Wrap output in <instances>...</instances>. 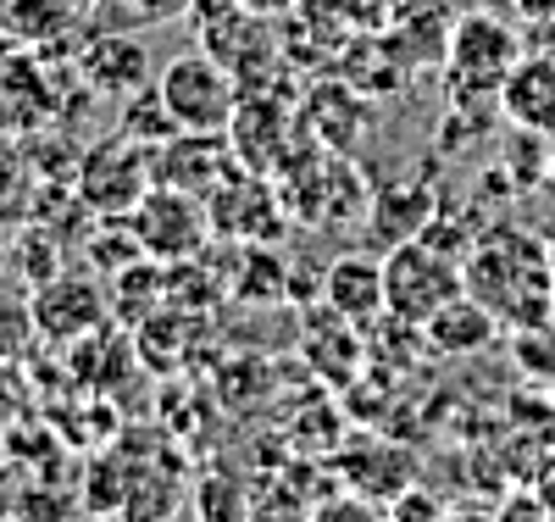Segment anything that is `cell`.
<instances>
[{"mask_svg": "<svg viewBox=\"0 0 555 522\" xmlns=\"http://www.w3.org/2000/svg\"><path fill=\"white\" fill-rule=\"evenodd\" d=\"M78 0H7V28L17 44L67 56L78 51Z\"/></svg>", "mask_w": 555, "mask_h": 522, "instance_id": "9a60e30c", "label": "cell"}, {"mask_svg": "<svg viewBox=\"0 0 555 522\" xmlns=\"http://www.w3.org/2000/svg\"><path fill=\"white\" fill-rule=\"evenodd\" d=\"M73 67H78L83 89L106 94V101H128L133 89H145L156 78L151 44L139 39L133 28H101V34H89L78 51H73Z\"/></svg>", "mask_w": 555, "mask_h": 522, "instance_id": "9c48e42d", "label": "cell"}, {"mask_svg": "<svg viewBox=\"0 0 555 522\" xmlns=\"http://www.w3.org/2000/svg\"><path fill=\"white\" fill-rule=\"evenodd\" d=\"M461 283L500 322H539L550 311V295H555L550 245H539L533 233H517V228H494L467 251Z\"/></svg>", "mask_w": 555, "mask_h": 522, "instance_id": "6da1fadb", "label": "cell"}, {"mask_svg": "<svg viewBox=\"0 0 555 522\" xmlns=\"http://www.w3.org/2000/svg\"><path fill=\"white\" fill-rule=\"evenodd\" d=\"M522 62V39L512 23H500L489 12L455 17L450 44H444V73L455 101H494L500 106V84Z\"/></svg>", "mask_w": 555, "mask_h": 522, "instance_id": "277c9868", "label": "cell"}, {"mask_svg": "<svg viewBox=\"0 0 555 522\" xmlns=\"http://www.w3.org/2000/svg\"><path fill=\"white\" fill-rule=\"evenodd\" d=\"M461 290H467L461 283V262L428 240H405L384 256V301H389V317L405 328H423Z\"/></svg>", "mask_w": 555, "mask_h": 522, "instance_id": "5b68a950", "label": "cell"}, {"mask_svg": "<svg viewBox=\"0 0 555 522\" xmlns=\"http://www.w3.org/2000/svg\"><path fill=\"white\" fill-rule=\"evenodd\" d=\"M156 145H145V139H133V133H106L95 139L89 151H78V167H73V195L95 212V217H112L122 222L139 201L151 195V183H156V167H151Z\"/></svg>", "mask_w": 555, "mask_h": 522, "instance_id": "3957f363", "label": "cell"}, {"mask_svg": "<svg viewBox=\"0 0 555 522\" xmlns=\"http://www.w3.org/2000/svg\"><path fill=\"white\" fill-rule=\"evenodd\" d=\"M494 311L483 306V301H473L467 290H461L455 301H444L423 328H428V345H439L444 356H473V351H483L489 340H494Z\"/></svg>", "mask_w": 555, "mask_h": 522, "instance_id": "2e32d148", "label": "cell"}, {"mask_svg": "<svg viewBox=\"0 0 555 522\" xmlns=\"http://www.w3.org/2000/svg\"><path fill=\"white\" fill-rule=\"evenodd\" d=\"M190 17L201 23V51L234 73L240 89L250 73L261 84L278 73V28H267L272 17L250 12L245 0H190Z\"/></svg>", "mask_w": 555, "mask_h": 522, "instance_id": "52a82bcc", "label": "cell"}, {"mask_svg": "<svg viewBox=\"0 0 555 522\" xmlns=\"http://www.w3.org/2000/svg\"><path fill=\"white\" fill-rule=\"evenodd\" d=\"M151 84H156L178 133H228V123L240 112V94H245L240 78L206 51H183V56L162 62Z\"/></svg>", "mask_w": 555, "mask_h": 522, "instance_id": "7a4b0ae2", "label": "cell"}, {"mask_svg": "<svg viewBox=\"0 0 555 522\" xmlns=\"http://www.w3.org/2000/svg\"><path fill=\"white\" fill-rule=\"evenodd\" d=\"M128 233L139 240L151 262L162 267H183L195 262L211 240V212L201 195H183V189H167V183H151V195L128 212Z\"/></svg>", "mask_w": 555, "mask_h": 522, "instance_id": "ba28073f", "label": "cell"}, {"mask_svg": "<svg viewBox=\"0 0 555 522\" xmlns=\"http://www.w3.org/2000/svg\"><path fill=\"white\" fill-rule=\"evenodd\" d=\"M500 112L522 133H555V51H522L500 84Z\"/></svg>", "mask_w": 555, "mask_h": 522, "instance_id": "4fadbf2b", "label": "cell"}, {"mask_svg": "<svg viewBox=\"0 0 555 522\" xmlns=\"http://www.w3.org/2000/svg\"><path fill=\"white\" fill-rule=\"evenodd\" d=\"M62 56L34 51V44H12L0 56V133L12 139H39L67 106L62 89Z\"/></svg>", "mask_w": 555, "mask_h": 522, "instance_id": "8992f818", "label": "cell"}, {"mask_svg": "<svg viewBox=\"0 0 555 522\" xmlns=\"http://www.w3.org/2000/svg\"><path fill=\"white\" fill-rule=\"evenodd\" d=\"M28 189V156H23V139L0 133V212H12Z\"/></svg>", "mask_w": 555, "mask_h": 522, "instance_id": "ac0fdd59", "label": "cell"}, {"mask_svg": "<svg viewBox=\"0 0 555 522\" xmlns=\"http://www.w3.org/2000/svg\"><path fill=\"white\" fill-rule=\"evenodd\" d=\"M245 7H250V12H261V17H295V12L306 7V0H245Z\"/></svg>", "mask_w": 555, "mask_h": 522, "instance_id": "ffe728a7", "label": "cell"}, {"mask_svg": "<svg viewBox=\"0 0 555 522\" xmlns=\"http://www.w3.org/2000/svg\"><path fill=\"white\" fill-rule=\"evenodd\" d=\"M7 256H12V240H7V222H0V278H7Z\"/></svg>", "mask_w": 555, "mask_h": 522, "instance_id": "7402d4cb", "label": "cell"}, {"mask_svg": "<svg viewBox=\"0 0 555 522\" xmlns=\"http://www.w3.org/2000/svg\"><path fill=\"white\" fill-rule=\"evenodd\" d=\"M106 317H112L106 290L95 278L73 272V267L56 272V278H44L34 290V328H39V340H89Z\"/></svg>", "mask_w": 555, "mask_h": 522, "instance_id": "8fae6325", "label": "cell"}, {"mask_svg": "<svg viewBox=\"0 0 555 522\" xmlns=\"http://www.w3.org/2000/svg\"><path fill=\"white\" fill-rule=\"evenodd\" d=\"M322 295H328V311H339L356 328L378 322L389 311V301H384V256H339L328 267Z\"/></svg>", "mask_w": 555, "mask_h": 522, "instance_id": "5bb4252c", "label": "cell"}, {"mask_svg": "<svg viewBox=\"0 0 555 522\" xmlns=\"http://www.w3.org/2000/svg\"><path fill=\"white\" fill-rule=\"evenodd\" d=\"M366 117H373V101H366L356 84H345V78H322L306 94V106H300V128L317 139L322 151H339V156L366 133Z\"/></svg>", "mask_w": 555, "mask_h": 522, "instance_id": "7c38bea8", "label": "cell"}, {"mask_svg": "<svg viewBox=\"0 0 555 522\" xmlns=\"http://www.w3.org/2000/svg\"><path fill=\"white\" fill-rule=\"evenodd\" d=\"M311 522H389L366 495H339V500H322L311 511Z\"/></svg>", "mask_w": 555, "mask_h": 522, "instance_id": "d6986e66", "label": "cell"}, {"mask_svg": "<svg viewBox=\"0 0 555 522\" xmlns=\"http://www.w3.org/2000/svg\"><path fill=\"white\" fill-rule=\"evenodd\" d=\"M34 345H39L34 290H28V283H7V278H0V367H17Z\"/></svg>", "mask_w": 555, "mask_h": 522, "instance_id": "e0dca14e", "label": "cell"}, {"mask_svg": "<svg viewBox=\"0 0 555 522\" xmlns=\"http://www.w3.org/2000/svg\"><path fill=\"white\" fill-rule=\"evenodd\" d=\"M434 522H500V517L483 511V506H450V511H439Z\"/></svg>", "mask_w": 555, "mask_h": 522, "instance_id": "44dd1931", "label": "cell"}, {"mask_svg": "<svg viewBox=\"0 0 555 522\" xmlns=\"http://www.w3.org/2000/svg\"><path fill=\"white\" fill-rule=\"evenodd\" d=\"M151 167H156V183L206 201L211 189H222L240 173V156H234V145H228V133H172V139L156 145Z\"/></svg>", "mask_w": 555, "mask_h": 522, "instance_id": "30bf717a", "label": "cell"}]
</instances>
